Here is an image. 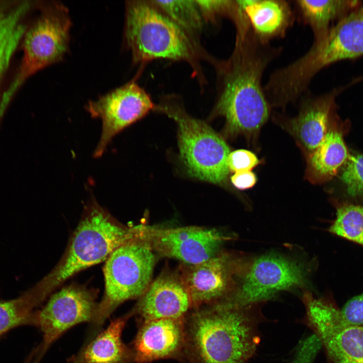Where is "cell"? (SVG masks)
Segmentation results:
<instances>
[{
	"label": "cell",
	"mask_w": 363,
	"mask_h": 363,
	"mask_svg": "<svg viewBox=\"0 0 363 363\" xmlns=\"http://www.w3.org/2000/svg\"><path fill=\"white\" fill-rule=\"evenodd\" d=\"M328 230L363 246V206L348 203L339 204L336 218Z\"/></svg>",
	"instance_id": "obj_24"
},
{
	"label": "cell",
	"mask_w": 363,
	"mask_h": 363,
	"mask_svg": "<svg viewBox=\"0 0 363 363\" xmlns=\"http://www.w3.org/2000/svg\"><path fill=\"white\" fill-rule=\"evenodd\" d=\"M132 312L143 320L185 318L193 308L179 272L163 270L139 298Z\"/></svg>",
	"instance_id": "obj_17"
},
{
	"label": "cell",
	"mask_w": 363,
	"mask_h": 363,
	"mask_svg": "<svg viewBox=\"0 0 363 363\" xmlns=\"http://www.w3.org/2000/svg\"><path fill=\"white\" fill-rule=\"evenodd\" d=\"M256 37L264 43L284 37L295 19L290 2L285 0L239 1Z\"/></svg>",
	"instance_id": "obj_18"
},
{
	"label": "cell",
	"mask_w": 363,
	"mask_h": 363,
	"mask_svg": "<svg viewBox=\"0 0 363 363\" xmlns=\"http://www.w3.org/2000/svg\"><path fill=\"white\" fill-rule=\"evenodd\" d=\"M282 51L261 42L252 29L236 38L230 58L222 66V83L215 113L225 119V134L253 138L268 120L271 106L262 86L265 71Z\"/></svg>",
	"instance_id": "obj_1"
},
{
	"label": "cell",
	"mask_w": 363,
	"mask_h": 363,
	"mask_svg": "<svg viewBox=\"0 0 363 363\" xmlns=\"http://www.w3.org/2000/svg\"><path fill=\"white\" fill-rule=\"evenodd\" d=\"M247 261L244 257L220 252L203 262L182 267L179 273L193 308L216 303L231 293Z\"/></svg>",
	"instance_id": "obj_14"
},
{
	"label": "cell",
	"mask_w": 363,
	"mask_h": 363,
	"mask_svg": "<svg viewBox=\"0 0 363 363\" xmlns=\"http://www.w3.org/2000/svg\"><path fill=\"white\" fill-rule=\"evenodd\" d=\"M139 231V226L130 228L121 224L92 200L60 262L37 284L47 296L76 273L106 261L115 249L136 236Z\"/></svg>",
	"instance_id": "obj_3"
},
{
	"label": "cell",
	"mask_w": 363,
	"mask_h": 363,
	"mask_svg": "<svg viewBox=\"0 0 363 363\" xmlns=\"http://www.w3.org/2000/svg\"><path fill=\"white\" fill-rule=\"evenodd\" d=\"M153 250L141 234L123 244L109 256L104 268L105 290L91 325L92 336L124 302L140 297L151 283L156 262Z\"/></svg>",
	"instance_id": "obj_5"
},
{
	"label": "cell",
	"mask_w": 363,
	"mask_h": 363,
	"mask_svg": "<svg viewBox=\"0 0 363 363\" xmlns=\"http://www.w3.org/2000/svg\"><path fill=\"white\" fill-rule=\"evenodd\" d=\"M257 180L256 174L251 171H243L234 172L231 181L237 189L244 190L254 186Z\"/></svg>",
	"instance_id": "obj_29"
},
{
	"label": "cell",
	"mask_w": 363,
	"mask_h": 363,
	"mask_svg": "<svg viewBox=\"0 0 363 363\" xmlns=\"http://www.w3.org/2000/svg\"><path fill=\"white\" fill-rule=\"evenodd\" d=\"M155 107L147 92L133 81L95 100L89 101L85 109L91 117L100 118L102 123L101 136L93 157H101L116 134L143 117Z\"/></svg>",
	"instance_id": "obj_11"
},
{
	"label": "cell",
	"mask_w": 363,
	"mask_h": 363,
	"mask_svg": "<svg viewBox=\"0 0 363 363\" xmlns=\"http://www.w3.org/2000/svg\"><path fill=\"white\" fill-rule=\"evenodd\" d=\"M98 303L96 294L85 287L71 285L53 294L47 304L35 313L34 326L42 333L38 345L44 355L59 337L72 327L82 323H91Z\"/></svg>",
	"instance_id": "obj_12"
},
{
	"label": "cell",
	"mask_w": 363,
	"mask_h": 363,
	"mask_svg": "<svg viewBox=\"0 0 363 363\" xmlns=\"http://www.w3.org/2000/svg\"><path fill=\"white\" fill-rule=\"evenodd\" d=\"M8 5L5 4H0V15L9 10L7 9Z\"/></svg>",
	"instance_id": "obj_31"
},
{
	"label": "cell",
	"mask_w": 363,
	"mask_h": 363,
	"mask_svg": "<svg viewBox=\"0 0 363 363\" xmlns=\"http://www.w3.org/2000/svg\"><path fill=\"white\" fill-rule=\"evenodd\" d=\"M363 55V4L331 27L322 38L314 40L302 56L282 67L281 78L286 87L300 94L322 70L336 62Z\"/></svg>",
	"instance_id": "obj_6"
},
{
	"label": "cell",
	"mask_w": 363,
	"mask_h": 363,
	"mask_svg": "<svg viewBox=\"0 0 363 363\" xmlns=\"http://www.w3.org/2000/svg\"><path fill=\"white\" fill-rule=\"evenodd\" d=\"M337 116L318 147L307 156L306 177L312 183L319 184L332 178L349 156Z\"/></svg>",
	"instance_id": "obj_20"
},
{
	"label": "cell",
	"mask_w": 363,
	"mask_h": 363,
	"mask_svg": "<svg viewBox=\"0 0 363 363\" xmlns=\"http://www.w3.org/2000/svg\"><path fill=\"white\" fill-rule=\"evenodd\" d=\"M340 313L346 323L363 325V293L349 299L340 310Z\"/></svg>",
	"instance_id": "obj_28"
},
{
	"label": "cell",
	"mask_w": 363,
	"mask_h": 363,
	"mask_svg": "<svg viewBox=\"0 0 363 363\" xmlns=\"http://www.w3.org/2000/svg\"><path fill=\"white\" fill-rule=\"evenodd\" d=\"M132 313L112 321L106 328L92 337L69 363H131L134 360L132 349L122 340V333Z\"/></svg>",
	"instance_id": "obj_19"
},
{
	"label": "cell",
	"mask_w": 363,
	"mask_h": 363,
	"mask_svg": "<svg viewBox=\"0 0 363 363\" xmlns=\"http://www.w3.org/2000/svg\"><path fill=\"white\" fill-rule=\"evenodd\" d=\"M125 22V40L134 62L160 58L190 62L194 57L186 32L149 2L127 1Z\"/></svg>",
	"instance_id": "obj_4"
},
{
	"label": "cell",
	"mask_w": 363,
	"mask_h": 363,
	"mask_svg": "<svg viewBox=\"0 0 363 363\" xmlns=\"http://www.w3.org/2000/svg\"><path fill=\"white\" fill-rule=\"evenodd\" d=\"M41 358L36 350L33 349L27 356L24 363H39Z\"/></svg>",
	"instance_id": "obj_30"
},
{
	"label": "cell",
	"mask_w": 363,
	"mask_h": 363,
	"mask_svg": "<svg viewBox=\"0 0 363 363\" xmlns=\"http://www.w3.org/2000/svg\"><path fill=\"white\" fill-rule=\"evenodd\" d=\"M156 109L177 124L180 158L188 174L213 184L224 183L229 171L227 160L230 151L222 137L177 106L165 104Z\"/></svg>",
	"instance_id": "obj_8"
},
{
	"label": "cell",
	"mask_w": 363,
	"mask_h": 363,
	"mask_svg": "<svg viewBox=\"0 0 363 363\" xmlns=\"http://www.w3.org/2000/svg\"><path fill=\"white\" fill-rule=\"evenodd\" d=\"M72 24L69 10L64 4L51 1L44 5L39 17L24 36L20 67L1 97L4 109L27 79L64 58L69 48Z\"/></svg>",
	"instance_id": "obj_7"
},
{
	"label": "cell",
	"mask_w": 363,
	"mask_h": 363,
	"mask_svg": "<svg viewBox=\"0 0 363 363\" xmlns=\"http://www.w3.org/2000/svg\"><path fill=\"white\" fill-rule=\"evenodd\" d=\"M342 90V88H335L319 96L307 91L300 98L297 115L292 118H281L282 125L306 156L318 147L331 123L337 116L336 99Z\"/></svg>",
	"instance_id": "obj_15"
},
{
	"label": "cell",
	"mask_w": 363,
	"mask_h": 363,
	"mask_svg": "<svg viewBox=\"0 0 363 363\" xmlns=\"http://www.w3.org/2000/svg\"><path fill=\"white\" fill-rule=\"evenodd\" d=\"M26 7L19 5L0 15V82L20 40L26 31L23 19ZM3 113L1 105L0 116Z\"/></svg>",
	"instance_id": "obj_23"
},
{
	"label": "cell",
	"mask_w": 363,
	"mask_h": 363,
	"mask_svg": "<svg viewBox=\"0 0 363 363\" xmlns=\"http://www.w3.org/2000/svg\"><path fill=\"white\" fill-rule=\"evenodd\" d=\"M292 2L295 19L311 29L314 40L324 37L334 21L338 22L362 3L356 0H296Z\"/></svg>",
	"instance_id": "obj_21"
},
{
	"label": "cell",
	"mask_w": 363,
	"mask_h": 363,
	"mask_svg": "<svg viewBox=\"0 0 363 363\" xmlns=\"http://www.w3.org/2000/svg\"><path fill=\"white\" fill-rule=\"evenodd\" d=\"M254 306L223 301L196 309L186 320L185 352L192 363H246L259 338Z\"/></svg>",
	"instance_id": "obj_2"
},
{
	"label": "cell",
	"mask_w": 363,
	"mask_h": 363,
	"mask_svg": "<svg viewBox=\"0 0 363 363\" xmlns=\"http://www.w3.org/2000/svg\"><path fill=\"white\" fill-rule=\"evenodd\" d=\"M259 162L255 154L245 149L236 150L230 152L227 160L229 170L234 172L251 171Z\"/></svg>",
	"instance_id": "obj_27"
},
{
	"label": "cell",
	"mask_w": 363,
	"mask_h": 363,
	"mask_svg": "<svg viewBox=\"0 0 363 363\" xmlns=\"http://www.w3.org/2000/svg\"><path fill=\"white\" fill-rule=\"evenodd\" d=\"M141 232L154 252L187 265L216 256L223 244L233 238L218 229L193 226L149 229L141 226Z\"/></svg>",
	"instance_id": "obj_13"
},
{
	"label": "cell",
	"mask_w": 363,
	"mask_h": 363,
	"mask_svg": "<svg viewBox=\"0 0 363 363\" xmlns=\"http://www.w3.org/2000/svg\"><path fill=\"white\" fill-rule=\"evenodd\" d=\"M186 318L143 320L133 341L134 360L148 363L175 358L185 351Z\"/></svg>",
	"instance_id": "obj_16"
},
{
	"label": "cell",
	"mask_w": 363,
	"mask_h": 363,
	"mask_svg": "<svg viewBox=\"0 0 363 363\" xmlns=\"http://www.w3.org/2000/svg\"><path fill=\"white\" fill-rule=\"evenodd\" d=\"M347 193L353 197H363V155H349L341 175Z\"/></svg>",
	"instance_id": "obj_26"
},
{
	"label": "cell",
	"mask_w": 363,
	"mask_h": 363,
	"mask_svg": "<svg viewBox=\"0 0 363 363\" xmlns=\"http://www.w3.org/2000/svg\"><path fill=\"white\" fill-rule=\"evenodd\" d=\"M165 15L184 31H197L202 26V15L196 1H152Z\"/></svg>",
	"instance_id": "obj_25"
},
{
	"label": "cell",
	"mask_w": 363,
	"mask_h": 363,
	"mask_svg": "<svg viewBox=\"0 0 363 363\" xmlns=\"http://www.w3.org/2000/svg\"><path fill=\"white\" fill-rule=\"evenodd\" d=\"M302 301L307 324L315 331L334 363H363V325L345 322L340 310L308 291Z\"/></svg>",
	"instance_id": "obj_10"
},
{
	"label": "cell",
	"mask_w": 363,
	"mask_h": 363,
	"mask_svg": "<svg viewBox=\"0 0 363 363\" xmlns=\"http://www.w3.org/2000/svg\"><path fill=\"white\" fill-rule=\"evenodd\" d=\"M44 300L34 286L15 298L0 301V336L19 326H34V309Z\"/></svg>",
	"instance_id": "obj_22"
},
{
	"label": "cell",
	"mask_w": 363,
	"mask_h": 363,
	"mask_svg": "<svg viewBox=\"0 0 363 363\" xmlns=\"http://www.w3.org/2000/svg\"><path fill=\"white\" fill-rule=\"evenodd\" d=\"M307 263L270 253L248 261L231 293L221 300L236 306L253 305L278 292L307 286L311 273Z\"/></svg>",
	"instance_id": "obj_9"
}]
</instances>
